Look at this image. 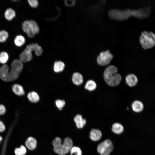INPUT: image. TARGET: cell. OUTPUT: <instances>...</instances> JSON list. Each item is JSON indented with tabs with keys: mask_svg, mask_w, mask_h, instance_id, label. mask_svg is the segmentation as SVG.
Segmentation results:
<instances>
[{
	"mask_svg": "<svg viewBox=\"0 0 155 155\" xmlns=\"http://www.w3.org/2000/svg\"><path fill=\"white\" fill-rule=\"evenodd\" d=\"M70 152V155H82V151L78 147L73 146Z\"/></svg>",
	"mask_w": 155,
	"mask_h": 155,
	"instance_id": "obj_26",
	"label": "cell"
},
{
	"mask_svg": "<svg viewBox=\"0 0 155 155\" xmlns=\"http://www.w3.org/2000/svg\"><path fill=\"white\" fill-rule=\"evenodd\" d=\"M72 80L74 84L76 85H80L83 82V77L80 73L75 72L73 75Z\"/></svg>",
	"mask_w": 155,
	"mask_h": 155,
	"instance_id": "obj_16",
	"label": "cell"
},
{
	"mask_svg": "<svg viewBox=\"0 0 155 155\" xmlns=\"http://www.w3.org/2000/svg\"><path fill=\"white\" fill-rule=\"evenodd\" d=\"M102 136L101 131L97 129H92L90 131V137L93 141H96L99 140Z\"/></svg>",
	"mask_w": 155,
	"mask_h": 155,
	"instance_id": "obj_12",
	"label": "cell"
},
{
	"mask_svg": "<svg viewBox=\"0 0 155 155\" xmlns=\"http://www.w3.org/2000/svg\"><path fill=\"white\" fill-rule=\"evenodd\" d=\"M75 0H65L64 3L65 5L68 7L73 6L75 4Z\"/></svg>",
	"mask_w": 155,
	"mask_h": 155,
	"instance_id": "obj_30",
	"label": "cell"
},
{
	"mask_svg": "<svg viewBox=\"0 0 155 155\" xmlns=\"http://www.w3.org/2000/svg\"><path fill=\"white\" fill-rule=\"evenodd\" d=\"M23 68V63L20 60L16 59L12 61L10 70L8 71L9 82L15 80L18 78Z\"/></svg>",
	"mask_w": 155,
	"mask_h": 155,
	"instance_id": "obj_7",
	"label": "cell"
},
{
	"mask_svg": "<svg viewBox=\"0 0 155 155\" xmlns=\"http://www.w3.org/2000/svg\"><path fill=\"white\" fill-rule=\"evenodd\" d=\"M55 103L58 109L60 110H61L65 106V102L63 100L58 99L55 101Z\"/></svg>",
	"mask_w": 155,
	"mask_h": 155,
	"instance_id": "obj_28",
	"label": "cell"
},
{
	"mask_svg": "<svg viewBox=\"0 0 155 155\" xmlns=\"http://www.w3.org/2000/svg\"><path fill=\"white\" fill-rule=\"evenodd\" d=\"M25 42L24 37L21 35H18L15 37L14 42L15 45L18 46H21L24 44Z\"/></svg>",
	"mask_w": 155,
	"mask_h": 155,
	"instance_id": "obj_23",
	"label": "cell"
},
{
	"mask_svg": "<svg viewBox=\"0 0 155 155\" xmlns=\"http://www.w3.org/2000/svg\"><path fill=\"white\" fill-rule=\"evenodd\" d=\"M112 130L115 133L121 134L123 131V127L121 124L115 123L112 125Z\"/></svg>",
	"mask_w": 155,
	"mask_h": 155,
	"instance_id": "obj_20",
	"label": "cell"
},
{
	"mask_svg": "<svg viewBox=\"0 0 155 155\" xmlns=\"http://www.w3.org/2000/svg\"><path fill=\"white\" fill-rule=\"evenodd\" d=\"M26 152V149L23 146H21L19 148H16L15 150V153L16 155H25Z\"/></svg>",
	"mask_w": 155,
	"mask_h": 155,
	"instance_id": "obj_25",
	"label": "cell"
},
{
	"mask_svg": "<svg viewBox=\"0 0 155 155\" xmlns=\"http://www.w3.org/2000/svg\"><path fill=\"white\" fill-rule=\"evenodd\" d=\"M2 140V137L1 136H0V142Z\"/></svg>",
	"mask_w": 155,
	"mask_h": 155,
	"instance_id": "obj_33",
	"label": "cell"
},
{
	"mask_svg": "<svg viewBox=\"0 0 155 155\" xmlns=\"http://www.w3.org/2000/svg\"><path fill=\"white\" fill-rule=\"evenodd\" d=\"M15 16V12L13 9L11 8L7 9L5 12V17L8 20H11Z\"/></svg>",
	"mask_w": 155,
	"mask_h": 155,
	"instance_id": "obj_21",
	"label": "cell"
},
{
	"mask_svg": "<svg viewBox=\"0 0 155 155\" xmlns=\"http://www.w3.org/2000/svg\"><path fill=\"white\" fill-rule=\"evenodd\" d=\"M12 90L14 93L16 95L21 96L24 94L25 92L22 86L21 85L15 84L12 87Z\"/></svg>",
	"mask_w": 155,
	"mask_h": 155,
	"instance_id": "obj_17",
	"label": "cell"
},
{
	"mask_svg": "<svg viewBox=\"0 0 155 155\" xmlns=\"http://www.w3.org/2000/svg\"><path fill=\"white\" fill-rule=\"evenodd\" d=\"M5 129V126L2 121L0 120V132L4 131Z\"/></svg>",
	"mask_w": 155,
	"mask_h": 155,
	"instance_id": "obj_32",
	"label": "cell"
},
{
	"mask_svg": "<svg viewBox=\"0 0 155 155\" xmlns=\"http://www.w3.org/2000/svg\"><path fill=\"white\" fill-rule=\"evenodd\" d=\"M113 149V143L109 139L101 142L97 147V151L101 155H109Z\"/></svg>",
	"mask_w": 155,
	"mask_h": 155,
	"instance_id": "obj_8",
	"label": "cell"
},
{
	"mask_svg": "<svg viewBox=\"0 0 155 155\" xmlns=\"http://www.w3.org/2000/svg\"><path fill=\"white\" fill-rule=\"evenodd\" d=\"M9 57L8 53L5 51L0 53V63L5 64L8 61Z\"/></svg>",
	"mask_w": 155,
	"mask_h": 155,
	"instance_id": "obj_24",
	"label": "cell"
},
{
	"mask_svg": "<svg viewBox=\"0 0 155 155\" xmlns=\"http://www.w3.org/2000/svg\"><path fill=\"white\" fill-rule=\"evenodd\" d=\"M74 121L75 122L77 127L79 129L83 128L86 123V121L80 115H77L74 118Z\"/></svg>",
	"mask_w": 155,
	"mask_h": 155,
	"instance_id": "obj_13",
	"label": "cell"
},
{
	"mask_svg": "<svg viewBox=\"0 0 155 155\" xmlns=\"http://www.w3.org/2000/svg\"><path fill=\"white\" fill-rule=\"evenodd\" d=\"M114 57L108 50L100 53L97 57V61L98 64L102 66H105L109 64Z\"/></svg>",
	"mask_w": 155,
	"mask_h": 155,
	"instance_id": "obj_9",
	"label": "cell"
},
{
	"mask_svg": "<svg viewBox=\"0 0 155 155\" xmlns=\"http://www.w3.org/2000/svg\"><path fill=\"white\" fill-rule=\"evenodd\" d=\"M65 66V63L60 61H56L54 63L53 70L55 72L58 73L62 71Z\"/></svg>",
	"mask_w": 155,
	"mask_h": 155,
	"instance_id": "obj_18",
	"label": "cell"
},
{
	"mask_svg": "<svg viewBox=\"0 0 155 155\" xmlns=\"http://www.w3.org/2000/svg\"><path fill=\"white\" fill-rule=\"evenodd\" d=\"M25 144L29 150H33L35 149L36 147L37 142L34 138L29 137L27 140Z\"/></svg>",
	"mask_w": 155,
	"mask_h": 155,
	"instance_id": "obj_14",
	"label": "cell"
},
{
	"mask_svg": "<svg viewBox=\"0 0 155 155\" xmlns=\"http://www.w3.org/2000/svg\"><path fill=\"white\" fill-rule=\"evenodd\" d=\"M151 10L150 7H142L137 9L133 10L127 9L125 10H120L112 9L108 11V15L110 18L119 20H126L132 16L143 19L149 16Z\"/></svg>",
	"mask_w": 155,
	"mask_h": 155,
	"instance_id": "obj_1",
	"label": "cell"
},
{
	"mask_svg": "<svg viewBox=\"0 0 155 155\" xmlns=\"http://www.w3.org/2000/svg\"><path fill=\"white\" fill-rule=\"evenodd\" d=\"M28 1L30 5L33 8H36L38 5V2L37 0H28Z\"/></svg>",
	"mask_w": 155,
	"mask_h": 155,
	"instance_id": "obj_29",
	"label": "cell"
},
{
	"mask_svg": "<svg viewBox=\"0 0 155 155\" xmlns=\"http://www.w3.org/2000/svg\"><path fill=\"white\" fill-rule=\"evenodd\" d=\"M8 34L6 31L2 30L0 31V42H4L7 39Z\"/></svg>",
	"mask_w": 155,
	"mask_h": 155,
	"instance_id": "obj_27",
	"label": "cell"
},
{
	"mask_svg": "<svg viewBox=\"0 0 155 155\" xmlns=\"http://www.w3.org/2000/svg\"><path fill=\"white\" fill-rule=\"evenodd\" d=\"M34 51L35 55L38 56H41L43 53L42 47L38 44L33 43L27 46L24 50L20 55V60L23 62H29L32 59V52Z\"/></svg>",
	"mask_w": 155,
	"mask_h": 155,
	"instance_id": "obj_4",
	"label": "cell"
},
{
	"mask_svg": "<svg viewBox=\"0 0 155 155\" xmlns=\"http://www.w3.org/2000/svg\"><path fill=\"white\" fill-rule=\"evenodd\" d=\"M54 151L59 155H65L69 152L73 147V142L69 137L65 138L63 143L59 137H56L52 141Z\"/></svg>",
	"mask_w": 155,
	"mask_h": 155,
	"instance_id": "obj_3",
	"label": "cell"
},
{
	"mask_svg": "<svg viewBox=\"0 0 155 155\" xmlns=\"http://www.w3.org/2000/svg\"><path fill=\"white\" fill-rule=\"evenodd\" d=\"M117 72V68L113 65H110L105 69L103 73V77L108 85L113 87L120 84L121 77Z\"/></svg>",
	"mask_w": 155,
	"mask_h": 155,
	"instance_id": "obj_2",
	"label": "cell"
},
{
	"mask_svg": "<svg viewBox=\"0 0 155 155\" xmlns=\"http://www.w3.org/2000/svg\"><path fill=\"white\" fill-rule=\"evenodd\" d=\"M144 108L143 103L139 100H135L132 104V108L134 112L139 113L143 111Z\"/></svg>",
	"mask_w": 155,
	"mask_h": 155,
	"instance_id": "obj_15",
	"label": "cell"
},
{
	"mask_svg": "<svg viewBox=\"0 0 155 155\" xmlns=\"http://www.w3.org/2000/svg\"><path fill=\"white\" fill-rule=\"evenodd\" d=\"M140 42L142 47L146 49L151 48L155 45V35L152 32L143 31L140 37Z\"/></svg>",
	"mask_w": 155,
	"mask_h": 155,
	"instance_id": "obj_5",
	"label": "cell"
},
{
	"mask_svg": "<svg viewBox=\"0 0 155 155\" xmlns=\"http://www.w3.org/2000/svg\"><path fill=\"white\" fill-rule=\"evenodd\" d=\"M125 81L127 84L130 87L135 86L138 82L136 76L133 74H129L125 77Z\"/></svg>",
	"mask_w": 155,
	"mask_h": 155,
	"instance_id": "obj_11",
	"label": "cell"
},
{
	"mask_svg": "<svg viewBox=\"0 0 155 155\" xmlns=\"http://www.w3.org/2000/svg\"><path fill=\"white\" fill-rule=\"evenodd\" d=\"M27 97L30 101L33 103L38 102L40 99L38 94L34 91L29 92L27 95Z\"/></svg>",
	"mask_w": 155,
	"mask_h": 155,
	"instance_id": "obj_19",
	"label": "cell"
},
{
	"mask_svg": "<svg viewBox=\"0 0 155 155\" xmlns=\"http://www.w3.org/2000/svg\"><path fill=\"white\" fill-rule=\"evenodd\" d=\"M9 70L8 66L3 64L0 67V78L3 81L9 82L8 72Z\"/></svg>",
	"mask_w": 155,
	"mask_h": 155,
	"instance_id": "obj_10",
	"label": "cell"
},
{
	"mask_svg": "<svg viewBox=\"0 0 155 155\" xmlns=\"http://www.w3.org/2000/svg\"><path fill=\"white\" fill-rule=\"evenodd\" d=\"M22 28L28 36L32 38L39 32L40 29L36 22L33 20H26L22 23Z\"/></svg>",
	"mask_w": 155,
	"mask_h": 155,
	"instance_id": "obj_6",
	"label": "cell"
},
{
	"mask_svg": "<svg viewBox=\"0 0 155 155\" xmlns=\"http://www.w3.org/2000/svg\"><path fill=\"white\" fill-rule=\"evenodd\" d=\"M96 87V84L93 80H90L87 81L85 84V89L90 91H92L95 90Z\"/></svg>",
	"mask_w": 155,
	"mask_h": 155,
	"instance_id": "obj_22",
	"label": "cell"
},
{
	"mask_svg": "<svg viewBox=\"0 0 155 155\" xmlns=\"http://www.w3.org/2000/svg\"><path fill=\"white\" fill-rule=\"evenodd\" d=\"M6 112V108L5 106L2 104H0V115L4 114Z\"/></svg>",
	"mask_w": 155,
	"mask_h": 155,
	"instance_id": "obj_31",
	"label": "cell"
}]
</instances>
